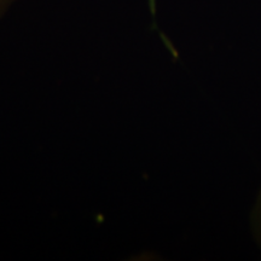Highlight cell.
Instances as JSON below:
<instances>
[{
  "instance_id": "2",
  "label": "cell",
  "mask_w": 261,
  "mask_h": 261,
  "mask_svg": "<svg viewBox=\"0 0 261 261\" xmlns=\"http://www.w3.org/2000/svg\"><path fill=\"white\" fill-rule=\"evenodd\" d=\"M14 2L15 0H0V18L5 15V12L8 11Z\"/></svg>"
},
{
  "instance_id": "1",
  "label": "cell",
  "mask_w": 261,
  "mask_h": 261,
  "mask_svg": "<svg viewBox=\"0 0 261 261\" xmlns=\"http://www.w3.org/2000/svg\"><path fill=\"white\" fill-rule=\"evenodd\" d=\"M249 228L254 242L261 252V187L256 192L249 214Z\"/></svg>"
}]
</instances>
